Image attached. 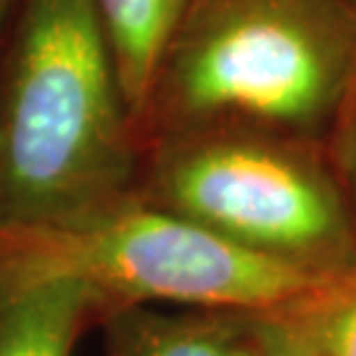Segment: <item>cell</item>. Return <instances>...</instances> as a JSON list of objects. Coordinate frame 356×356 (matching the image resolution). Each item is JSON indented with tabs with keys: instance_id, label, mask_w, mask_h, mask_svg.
Instances as JSON below:
<instances>
[{
	"instance_id": "cell-10",
	"label": "cell",
	"mask_w": 356,
	"mask_h": 356,
	"mask_svg": "<svg viewBox=\"0 0 356 356\" xmlns=\"http://www.w3.org/2000/svg\"><path fill=\"white\" fill-rule=\"evenodd\" d=\"M267 327H269V356H322L319 351L309 348L304 341H298L272 312H267Z\"/></svg>"
},
{
	"instance_id": "cell-6",
	"label": "cell",
	"mask_w": 356,
	"mask_h": 356,
	"mask_svg": "<svg viewBox=\"0 0 356 356\" xmlns=\"http://www.w3.org/2000/svg\"><path fill=\"white\" fill-rule=\"evenodd\" d=\"M103 312L82 282L0 277V356H72L85 322Z\"/></svg>"
},
{
	"instance_id": "cell-3",
	"label": "cell",
	"mask_w": 356,
	"mask_h": 356,
	"mask_svg": "<svg viewBox=\"0 0 356 356\" xmlns=\"http://www.w3.org/2000/svg\"><path fill=\"white\" fill-rule=\"evenodd\" d=\"M0 277L82 282L106 312L156 301L277 312L335 280L248 251L135 193L69 225L0 229Z\"/></svg>"
},
{
	"instance_id": "cell-7",
	"label": "cell",
	"mask_w": 356,
	"mask_h": 356,
	"mask_svg": "<svg viewBox=\"0 0 356 356\" xmlns=\"http://www.w3.org/2000/svg\"><path fill=\"white\" fill-rule=\"evenodd\" d=\"M95 6L127 108L140 129L161 64L193 0H95Z\"/></svg>"
},
{
	"instance_id": "cell-8",
	"label": "cell",
	"mask_w": 356,
	"mask_h": 356,
	"mask_svg": "<svg viewBox=\"0 0 356 356\" xmlns=\"http://www.w3.org/2000/svg\"><path fill=\"white\" fill-rule=\"evenodd\" d=\"M272 314L322 356H356V269Z\"/></svg>"
},
{
	"instance_id": "cell-11",
	"label": "cell",
	"mask_w": 356,
	"mask_h": 356,
	"mask_svg": "<svg viewBox=\"0 0 356 356\" xmlns=\"http://www.w3.org/2000/svg\"><path fill=\"white\" fill-rule=\"evenodd\" d=\"M11 8H13V0H0V42L6 38V26L11 22Z\"/></svg>"
},
{
	"instance_id": "cell-9",
	"label": "cell",
	"mask_w": 356,
	"mask_h": 356,
	"mask_svg": "<svg viewBox=\"0 0 356 356\" xmlns=\"http://www.w3.org/2000/svg\"><path fill=\"white\" fill-rule=\"evenodd\" d=\"M343 148H341V182H343L346 198H348V206H351V214H354L356 222V98L346 114L343 122Z\"/></svg>"
},
{
	"instance_id": "cell-1",
	"label": "cell",
	"mask_w": 356,
	"mask_h": 356,
	"mask_svg": "<svg viewBox=\"0 0 356 356\" xmlns=\"http://www.w3.org/2000/svg\"><path fill=\"white\" fill-rule=\"evenodd\" d=\"M0 58V229L69 225L138 188L145 143L95 0H22Z\"/></svg>"
},
{
	"instance_id": "cell-12",
	"label": "cell",
	"mask_w": 356,
	"mask_h": 356,
	"mask_svg": "<svg viewBox=\"0 0 356 356\" xmlns=\"http://www.w3.org/2000/svg\"><path fill=\"white\" fill-rule=\"evenodd\" d=\"M348 6H351V8L356 11V0H348Z\"/></svg>"
},
{
	"instance_id": "cell-4",
	"label": "cell",
	"mask_w": 356,
	"mask_h": 356,
	"mask_svg": "<svg viewBox=\"0 0 356 356\" xmlns=\"http://www.w3.org/2000/svg\"><path fill=\"white\" fill-rule=\"evenodd\" d=\"M135 195L248 251L341 277L356 269V222L319 143L211 127L145 145Z\"/></svg>"
},
{
	"instance_id": "cell-2",
	"label": "cell",
	"mask_w": 356,
	"mask_h": 356,
	"mask_svg": "<svg viewBox=\"0 0 356 356\" xmlns=\"http://www.w3.org/2000/svg\"><path fill=\"white\" fill-rule=\"evenodd\" d=\"M356 98L348 0H193L143 116V143L248 127L319 143Z\"/></svg>"
},
{
	"instance_id": "cell-5",
	"label": "cell",
	"mask_w": 356,
	"mask_h": 356,
	"mask_svg": "<svg viewBox=\"0 0 356 356\" xmlns=\"http://www.w3.org/2000/svg\"><path fill=\"white\" fill-rule=\"evenodd\" d=\"M103 356H269L267 312L164 314L119 306L103 314Z\"/></svg>"
}]
</instances>
